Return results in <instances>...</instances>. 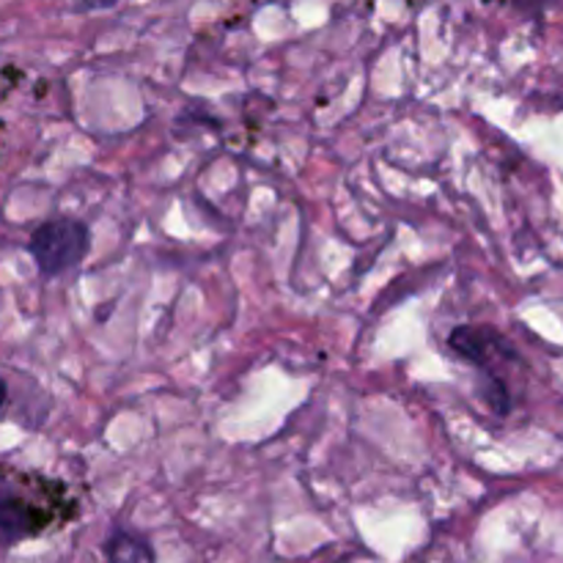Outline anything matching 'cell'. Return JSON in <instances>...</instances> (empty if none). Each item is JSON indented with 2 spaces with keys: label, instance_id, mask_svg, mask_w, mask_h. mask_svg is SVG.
<instances>
[{
  "label": "cell",
  "instance_id": "5",
  "mask_svg": "<svg viewBox=\"0 0 563 563\" xmlns=\"http://www.w3.org/2000/svg\"><path fill=\"white\" fill-rule=\"evenodd\" d=\"M115 3H119V0H80V9L97 11V9H110V5Z\"/></svg>",
  "mask_w": 563,
  "mask_h": 563
},
{
  "label": "cell",
  "instance_id": "6",
  "mask_svg": "<svg viewBox=\"0 0 563 563\" xmlns=\"http://www.w3.org/2000/svg\"><path fill=\"white\" fill-rule=\"evenodd\" d=\"M5 399H9V388H5V383L0 379V407L5 405Z\"/></svg>",
  "mask_w": 563,
  "mask_h": 563
},
{
  "label": "cell",
  "instance_id": "1",
  "mask_svg": "<svg viewBox=\"0 0 563 563\" xmlns=\"http://www.w3.org/2000/svg\"><path fill=\"white\" fill-rule=\"evenodd\" d=\"M69 517H75V504L66 498L64 484L0 471V542H27L64 526Z\"/></svg>",
  "mask_w": 563,
  "mask_h": 563
},
{
  "label": "cell",
  "instance_id": "4",
  "mask_svg": "<svg viewBox=\"0 0 563 563\" xmlns=\"http://www.w3.org/2000/svg\"><path fill=\"white\" fill-rule=\"evenodd\" d=\"M102 553L104 563H157L154 544L130 528H115L104 542Z\"/></svg>",
  "mask_w": 563,
  "mask_h": 563
},
{
  "label": "cell",
  "instance_id": "2",
  "mask_svg": "<svg viewBox=\"0 0 563 563\" xmlns=\"http://www.w3.org/2000/svg\"><path fill=\"white\" fill-rule=\"evenodd\" d=\"M449 346L454 355H460L462 361L473 363L478 372L484 374V396H487L489 407L500 416L511 410V396L506 383L498 374V363L504 366L506 361H517V352L511 350L509 341L493 328H484V324H465V328H456L449 335Z\"/></svg>",
  "mask_w": 563,
  "mask_h": 563
},
{
  "label": "cell",
  "instance_id": "3",
  "mask_svg": "<svg viewBox=\"0 0 563 563\" xmlns=\"http://www.w3.org/2000/svg\"><path fill=\"white\" fill-rule=\"evenodd\" d=\"M33 262L44 278H55L86 262L91 251V231L75 218H55L38 225L27 240Z\"/></svg>",
  "mask_w": 563,
  "mask_h": 563
}]
</instances>
